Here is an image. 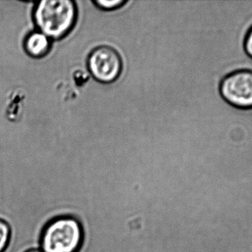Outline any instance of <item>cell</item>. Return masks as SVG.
<instances>
[{"instance_id": "7", "label": "cell", "mask_w": 252, "mask_h": 252, "mask_svg": "<svg viewBox=\"0 0 252 252\" xmlns=\"http://www.w3.org/2000/svg\"><path fill=\"white\" fill-rule=\"evenodd\" d=\"M94 4L98 7H101L104 10H112L121 7L123 4H125L124 0H112V1H106V0H97L94 1Z\"/></svg>"}, {"instance_id": "5", "label": "cell", "mask_w": 252, "mask_h": 252, "mask_svg": "<svg viewBox=\"0 0 252 252\" xmlns=\"http://www.w3.org/2000/svg\"><path fill=\"white\" fill-rule=\"evenodd\" d=\"M50 38L40 31L31 33L24 41L25 51L34 58L47 55L50 49Z\"/></svg>"}, {"instance_id": "3", "label": "cell", "mask_w": 252, "mask_h": 252, "mask_svg": "<svg viewBox=\"0 0 252 252\" xmlns=\"http://www.w3.org/2000/svg\"><path fill=\"white\" fill-rule=\"evenodd\" d=\"M220 97L232 108L252 109V70L238 69L226 73L219 81Z\"/></svg>"}, {"instance_id": "8", "label": "cell", "mask_w": 252, "mask_h": 252, "mask_svg": "<svg viewBox=\"0 0 252 252\" xmlns=\"http://www.w3.org/2000/svg\"><path fill=\"white\" fill-rule=\"evenodd\" d=\"M243 47L246 55L252 60V25L249 28L246 34Z\"/></svg>"}, {"instance_id": "4", "label": "cell", "mask_w": 252, "mask_h": 252, "mask_svg": "<svg viewBox=\"0 0 252 252\" xmlns=\"http://www.w3.org/2000/svg\"><path fill=\"white\" fill-rule=\"evenodd\" d=\"M122 59L119 53L107 46H101L93 50L88 59L90 73L97 81L112 83L121 75Z\"/></svg>"}, {"instance_id": "9", "label": "cell", "mask_w": 252, "mask_h": 252, "mask_svg": "<svg viewBox=\"0 0 252 252\" xmlns=\"http://www.w3.org/2000/svg\"><path fill=\"white\" fill-rule=\"evenodd\" d=\"M25 252H43L41 250H39L38 248H32L31 249V250H28V251Z\"/></svg>"}, {"instance_id": "6", "label": "cell", "mask_w": 252, "mask_h": 252, "mask_svg": "<svg viewBox=\"0 0 252 252\" xmlns=\"http://www.w3.org/2000/svg\"><path fill=\"white\" fill-rule=\"evenodd\" d=\"M12 235L10 225L5 220L0 218V252H4L8 247Z\"/></svg>"}, {"instance_id": "2", "label": "cell", "mask_w": 252, "mask_h": 252, "mask_svg": "<svg viewBox=\"0 0 252 252\" xmlns=\"http://www.w3.org/2000/svg\"><path fill=\"white\" fill-rule=\"evenodd\" d=\"M84 234L78 220L69 217L53 219L43 228L39 245L43 252H77Z\"/></svg>"}, {"instance_id": "1", "label": "cell", "mask_w": 252, "mask_h": 252, "mask_svg": "<svg viewBox=\"0 0 252 252\" xmlns=\"http://www.w3.org/2000/svg\"><path fill=\"white\" fill-rule=\"evenodd\" d=\"M75 2L71 0H44L37 3L33 18L40 32L59 39L69 34L76 21Z\"/></svg>"}]
</instances>
